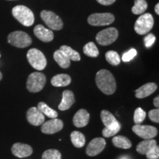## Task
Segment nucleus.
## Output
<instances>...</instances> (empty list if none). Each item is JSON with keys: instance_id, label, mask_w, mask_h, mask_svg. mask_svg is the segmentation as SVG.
<instances>
[{"instance_id": "f257e3e1", "label": "nucleus", "mask_w": 159, "mask_h": 159, "mask_svg": "<svg viewBox=\"0 0 159 159\" xmlns=\"http://www.w3.org/2000/svg\"><path fill=\"white\" fill-rule=\"evenodd\" d=\"M96 84L105 94L111 95L116 90V83L114 75L108 70L101 69L96 75Z\"/></svg>"}, {"instance_id": "f03ea898", "label": "nucleus", "mask_w": 159, "mask_h": 159, "mask_svg": "<svg viewBox=\"0 0 159 159\" xmlns=\"http://www.w3.org/2000/svg\"><path fill=\"white\" fill-rule=\"evenodd\" d=\"M13 17L25 27H30L35 21L34 14L33 11L24 5H17L12 10Z\"/></svg>"}, {"instance_id": "7ed1b4c3", "label": "nucleus", "mask_w": 159, "mask_h": 159, "mask_svg": "<svg viewBox=\"0 0 159 159\" xmlns=\"http://www.w3.org/2000/svg\"><path fill=\"white\" fill-rule=\"evenodd\" d=\"M154 19L150 13H144L137 19L134 25V30L139 35H146L152 29Z\"/></svg>"}, {"instance_id": "20e7f679", "label": "nucleus", "mask_w": 159, "mask_h": 159, "mask_svg": "<svg viewBox=\"0 0 159 159\" xmlns=\"http://www.w3.org/2000/svg\"><path fill=\"white\" fill-rule=\"evenodd\" d=\"M27 58L33 68L39 71L43 70L47 66V59L41 51L33 48L27 52Z\"/></svg>"}, {"instance_id": "39448f33", "label": "nucleus", "mask_w": 159, "mask_h": 159, "mask_svg": "<svg viewBox=\"0 0 159 159\" xmlns=\"http://www.w3.org/2000/svg\"><path fill=\"white\" fill-rule=\"evenodd\" d=\"M47 78L43 73L33 72L29 75L27 80V89L30 92L37 93L41 91L44 87Z\"/></svg>"}, {"instance_id": "423d86ee", "label": "nucleus", "mask_w": 159, "mask_h": 159, "mask_svg": "<svg viewBox=\"0 0 159 159\" xmlns=\"http://www.w3.org/2000/svg\"><path fill=\"white\" fill-rule=\"evenodd\" d=\"M10 44L18 48H25L32 43V39L27 33L23 31H14L7 36Z\"/></svg>"}, {"instance_id": "0eeeda50", "label": "nucleus", "mask_w": 159, "mask_h": 159, "mask_svg": "<svg viewBox=\"0 0 159 159\" xmlns=\"http://www.w3.org/2000/svg\"><path fill=\"white\" fill-rule=\"evenodd\" d=\"M119 35V32L114 27H109L97 33L96 40L99 45L108 46L115 42Z\"/></svg>"}, {"instance_id": "6e6552de", "label": "nucleus", "mask_w": 159, "mask_h": 159, "mask_svg": "<svg viewBox=\"0 0 159 159\" xmlns=\"http://www.w3.org/2000/svg\"><path fill=\"white\" fill-rule=\"evenodd\" d=\"M41 17L49 28L53 30H60L63 28V23L58 16L49 11H42Z\"/></svg>"}, {"instance_id": "1a4fd4ad", "label": "nucleus", "mask_w": 159, "mask_h": 159, "mask_svg": "<svg viewBox=\"0 0 159 159\" xmlns=\"http://www.w3.org/2000/svg\"><path fill=\"white\" fill-rule=\"evenodd\" d=\"M115 17L110 13H93L88 18V22L92 26H106L110 25L114 21Z\"/></svg>"}, {"instance_id": "9d476101", "label": "nucleus", "mask_w": 159, "mask_h": 159, "mask_svg": "<svg viewBox=\"0 0 159 159\" xmlns=\"http://www.w3.org/2000/svg\"><path fill=\"white\" fill-rule=\"evenodd\" d=\"M132 130L137 136L146 140L152 139L158 135V130L156 128L151 125H135L132 128Z\"/></svg>"}, {"instance_id": "9b49d317", "label": "nucleus", "mask_w": 159, "mask_h": 159, "mask_svg": "<svg viewBox=\"0 0 159 159\" xmlns=\"http://www.w3.org/2000/svg\"><path fill=\"white\" fill-rule=\"evenodd\" d=\"M106 146V142L103 138H95L91 140L86 148V154L89 156H96L102 152Z\"/></svg>"}, {"instance_id": "f8f14e48", "label": "nucleus", "mask_w": 159, "mask_h": 159, "mask_svg": "<svg viewBox=\"0 0 159 159\" xmlns=\"http://www.w3.org/2000/svg\"><path fill=\"white\" fill-rule=\"evenodd\" d=\"M63 122L59 119H52L41 125V131L45 134H54L62 130Z\"/></svg>"}, {"instance_id": "ddd939ff", "label": "nucleus", "mask_w": 159, "mask_h": 159, "mask_svg": "<svg viewBox=\"0 0 159 159\" xmlns=\"http://www.w3.org/2000/svg\"><path fill=\"white\" fill-rule=\"evenodd\" d=\"M27 119L28 122L34 126H39L45 121V117L42 113L35 107H32L27 112Z\"/></svg>"}, {"instance_id": "4468645a", "label": "nucleus", "mask_w": 159, "mask_h": 159, "mask_svg": "<svg viewBox=\"0 0 159 159\" xmlns=\"http://www.w3.org/2000/svg\"><path fill=\"white\" fill-rule=\"evenodd\" d=\"M12 153L18 158H22L31 156L33 153V148L28 144L22 143H15L11 148Z\"/></svg>"}, {"instance_id": "2eb2a0df", "label": "nucleus", "mask_w": 159, "mask_h": 159, "mask_svg": "<svg viewBox=\"0 0 159 159\" xmlns=\"http://www.w3.org/2000/svg\"><path fill=\"white\" fill-rule=\"evenodd\" d=\"M34 34L43 42H50L54 39V33L51 30L46 28L41 25H38L34 28Z\"/></svg>"}, {"instance_id": "dca6fc26", "label": "nucleus", "mask_w": 159, "mask_h": 159, "mask_svg": "<svg viewBox=\"0 0 159 159\" xmlns=\"http://www.w3.org/2000/svg\"><path fill=\"white\" fill-rule=\"evenodd\" d=\"M90 115L85 109H80L73 117V124L77 128H83L89 124Z\"/></svg>"}, {"instance_id": "f3484780", "label": "nucleus", "mask_w": 159, "mask_h": 159, "mask_svg": "<svg viewBox=\"0 0 159 159\" xmlns=\"http://www.w3.org/2000/svg\"><path fill=\"white\" fill-rule=\"evenodd\" d=\"M157 85L154 83H148L146 84L143 85L140 88L136 89V97L139 99H143L145 97H148L153 94L157 90Z\"/></svg>"}, {"instance_id": "a211bd4d", "label": "nucleus", "mask_w": 159, "mask_h": 159, "mask_svg": "<svg viewBox=\"0 0 159 159\" xmlns=\"http://www.w3.org/2000/svg\"><path fill=\"white\" fill-rule=\"evenodd\" d=\"M75 102V96L72 91L70 90H65L63 92L62 99L58 105V109L60 111L68 110L72 106Z\"/></svg>"}, {"instance_id": "6ab92c4d", "label": "nucleus", "mask_w": 159, "mask_h": 159, "mask_svg": "<svg viewBox=\"0 0 159 159\" xmlns=\"http://www.w3.org/2000/svg\"><path fill=\"white\" fill-rule=\"evenodd\" d=\"M71 79L66 74H59L52 78L51 83L55 87H65L70 84Z\"/></svg>"}, {"instance_id": "aec40b11", "label": "nucleus", "mask_w": 159, "mask_h": 159, "mask_svg": "<svg viewBox=\"0 0 159 159\" xmlns=\"http://www.w3.org/2000/svg\"><path fill=\"white\" fill-rule=\"evenodd\" d=\"M157 146V142L153 139L142 141L136 146V151L142 155H146L151 149Z\"/></svg>"}, {"instance_id": "412c9836", "label": "nucleus", "mask_w": 159, "mask_h": 159, "mask_svg": "<svg viewBox=\"0 0 159 159\" xmlns=\"http://www.w3.org/2000/svg\"><path fill=\"white\" fill-rule=\"evenodd\" d=\"M53 57H54L55 61H56L57 64L61 68L67 69L70 66V60L67 57L66 55L61 49H58V50H56L55 52L54 55H53Z\"/></svg>"}, {"instance_id": "4be33fe9", "label": "nucleus", "mask_w": 159, "mask_h": 159, "mask_svg": "<svg viewBox=\"0 0 159 159\" xmlns=\"http://www.w3.org/2000/svg\"><path fill=\"white\" fill-rule=\"evenodd\" d=\"M113 144L116 148L121 149H130L132 147V143L130 140L124 136H114L112 139Z\"/></svg>"}, {"instance_id": "5701e85b", "label": "nucleus", "mask_w": 159, "mask_h": 159, "mask_svg": "<svg viewBox=\"0 0 159 159\" xmlns=\"http://www.w3.org/2000/svg\"><path fill=\"white\" fill-rule=\"evenodd\" d=\"M71 141L75 148H81L85 144V136L80 131H73L70 135Z\"/></svg>"}, {"instance_id": "b1692460", "label": "nucleus", "mask_w": 159, "mask_h": 159, "mask_svg": "<svg viewBox=\"0 0 159 159\" xmlns=\"http://www.w3.org/2000/svg\"><path fill=\"white\" fill-rule=\"evenodd\" d=\"M100 117H101V120H102V122L103 123V125H105V127L111 126V125H114L115 123L119 122L114 115L111 114V112H109L108 111H106V110H102L101 111Z\"/></svg>"}, {"instance_id": "393cba45", "label": "nucleus", "mask_w": 159, "mask_h": 159, "mask_svg": "<svg viewBox=\"0 0 159 159\" xmlns=\"http://www.w3.org/2000/svg\"><path fill=\"white\" fill-rule=\"evenodd\" d=\"M37 108L41 111L44 116H47L52 119H55L57 117V112L56 111L53 110L50 107L48 106L45 102H41L38 104Z\"/></svg>"}, {"instance_id": "a878e982", "label": "nucleus", "mask_w": 159, "mask_h": 159, "mask_svg": "<svg viewBox=\"0 0 159 159\" xmlns=\"http://www.w3.org/2000/svg\"><path fill=\"white\" fill-rule=\"evenodd\" d=\"M61 51L63 52L64 54L66 55L67 57L70 60V61H80V55L77 51H75L72 48H71L70 47L66 45L61 46L60 47V49Z\"/></svg>"}, {"instance_id": "bb28decb", "label": "nucleus", "mask_w": 159, "mask_h": 159, "mask_svg": "<svg viewBox=\"0 0 159 159\" xmlns=\"http://www.w3.org/2000/svg\"><path fill=\"white\" fill-rule=\"evenodd\" d=\"M121 130V125L119 122H117L114 125H111L109 127H105L102 131V136L105 138H109V137L114 136L116 134H118L119 130Z\"/></svg>"}, {"instance_id": "cd10ccee", "label": "nucleus", "mask_w": 159, "mask_h": 159, "mask_svg": "<svg viewBox=\"0 0 159 159\" xmlns=\"http://www.w3.org/2000/svg\"><path fill=\"white\" fill-rule=\"evenodd\" d=\"M83 52L87 56L97 57L99 54V49L94 42H89L83 47Z\"/></svg>"}, {"instance_id": "c85d7f7f", "label": "nucleus", "mask_w": 159, "mask_h": 159, "mask_svg": "<svg viewBox=\"0 0 159 159\" xmlns=\"http://www.w3.org/2000/svg\"><path fill=\"white\" fill-rule=\"evenodd\" d=\"M148 9V3L145 0H135L134 6L132 7V12L135 15H141Z\"/></svg>"}, {"instance_id": "c756f323", "label": "nucleus", "mask_w": 159, "mask_h": 159, "mask_svg": "<svg viewBox=\"0 0 159 159\" xmlns=\"http://www.w3.org/2000/svg\"><path fill=\"white\" fill-rule=\"evenodd\" d=\"M105 59L110 64L113 66H117L119 65L121 62L120 56L116 52L111 50L107 52L105 54Z\"/></svg>"}, {"instance_id": "7c9ffc66", "label": "nucleus", "mask_w": 159, "mask_h": 159, "mask_svg": "<svg viewBox=\"0 0 159 159\" xmlns=\"http://www.w3.org/2000/svg\"><path fill=\"white\" fill-rule=\"evenodd\" d=\"M146 118V112L142 108H137L134 112V120L136 125H140Z\"/></svg>"}, {"instance_id": "2f4dec72", "label": "nucleus", "mask_w": 159, "mask_h": 159, "mask_svg": "<svg viewBox=\"0 0 159 159\" xmlns=\"http://www.w3.org/2000/svg\"><path fill=\"white\" fill-rule=\"evenodd\" d=\"M42 159H61V153L57 150L49 149L43 152Z\"/></svg>"}, {"instance_id": "473e14b6", "label": "nucleus", "mask_w": 159, "mask_h": 159, "mask_svg": "<svg viewBox=\"0 0 159 159\" xmlns=\"http://www.w3.org/2000/svg\"><path fill=\"white\" fill-rule=\"evenodd\" d=\"M137 55V51L135 49H130V50L123 54L122 60L124 62H129L133 60Z\"/></svg>"}, {"instance_id": "72a5a7b5", "label": "nucleus", "mask_w": 159, "mask_h": 159, "mask_svg": "<svg viewBox=\"0 0 159 159\" xmlns=\"http://www.w3.org/2000/svg\"><path fill=\"white\" fill-rule=\"evenodd\" d=\"M156 36H155L152 33H149V34L147 35L144 39L145 47H146L147 48H150V47H151L154 44L155 41H156Z\"/></svg>"}, {"instance_id": "f704fd0d", "label": "nucleus", "mask_w": 159, "mask_h": 159, "mask_svg": "<svg viewBox=\"0 0 159 159\" xmlns=\"http://www.w3.org/2000/svg\"><path fill=\"white\" fill-rule=\"evenodd\" d=\"M148 159H158L159 158V148L158 145L152 148L145 155Z\"/></svg>"}, {"instance_id": "c9c22d12", "label": "nucleus", "mask_w": 159, "mask_h": 159, "mask_svg": "<svg viewBox=\"0 0 159 159\" xmlns=\"http://www.w3.org/2000/svg\"><path fill=\"white\" fill-rule=\"evenodd\" d=\"M149 118L152 122L158 123L159 122V110L158 108L153 109L149 111Z\"/></svg>"}, {"instance_id": "e433bc0d", "label": "nucleus", "mask_w": 159, "mask_h": 159, "mask_svg": "<svg viewBox=\"0 0 159 159\" xmlns=\"http://www.w3.org/2000/svg\"><path fill=\"white\" fill-rule=\"evenodd\" d=\"M97 2L102 5H111L114 4L116 0H97Z\"/></svg>"}, {"instance_id": "4c0bfd02", "label": "nucleus", "mask_w": 159, "mask_h": 159, "mask_svg": "<svg viewBox=\"0 0 159 159\" xmlns=\"http://www.w3.org/2000/svg\"><path fill=\"white\" fill-rule=\"evenodd\" d=\"M153 105L154 106H156V108H159V97L157 96L153 100Z\"/></svg>"}, {"instance_id": "58836bf2", "label": "nucleus", "mask_w": 159, "mask_h": 159, "mask_svg": "<svg viewBox=\"0 0 159 159\" xmlns=\"http://www.w3.org/2000/svg\"><path fill=\"white\" fill-rule=\"evenodd\" d=\"M155 11H156L157 15H159V4L158 3H157L156 5L155 6Z\"/></svg>"}, {"instance_id": "ea45409f", "label": "nucleus", "mask_w": 159, "mask_h": 159, "mask_svg": "<svg viewBox=\"0 0 159 159\" xmlns=\"http://www.w3.org/2000/svg\"><path fill=\"white\" fill-rule=\"evenodd\" d=\"M119 159H130V158H129L128 156H122V157H120V158H119Z\"/></svg>"}, {"instance_id": "a19ab883", "label": "nucleus", "mask_w": 159, "mask_h": 159, "mask_svg": "<svg viewBox=\"0 0 159 159\" xmlns=\"http://www.w3.org/2000/svg\"><path fill=\"white\" fill-rule=\"evenodd\" d=\"M2 79V72L0 71V80H1Z\"/></svg>"}, {"instance_id": "79ce46f5", "label": "nucleus", "mask_w": 159, "mask_h": 159, "mask_svg": "<svg viewBox=\"0 0 159 159\" xmlns=\"http://www.w3.org/2000/svg\"><path fill=\"white\" fill-rule=\"evenodd\" d=\"M0 57H1V54H0Z\"/></svg>"}]
</instances>
